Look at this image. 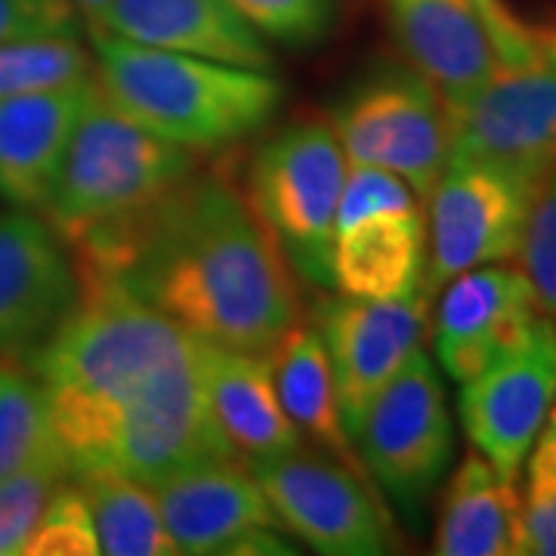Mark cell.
I'll use <instances>...</instances> for the list:
<instances>
[{
	"label": "cell",
	"instance_id": "cell-1",
	"mask_svg": "<svg viewBox=\"0 0 556 556\" xmlns=\"http://www.w3.org/2000/svg\"><path fill=\"white\" fill-rule=\"evenodd\" d=\"M80 285L112 281L195 340L269 356L300 321L298 281L254 207L219 174H192L102 254Z\"/></svg>",
	"mask_w": 556,
	"mask_h": 556
},
{
	"label": "cell",
	"instance_id": "cell-2",
	"mask_svg": "<svg viewBox=\"0 0 556 556\" xmlns=\"http://www.w3.org/2000/svg\"><path fill=\"white\" fill-rule=\"evenodd\" d=\"M192 343L134 291L112 281L80 285L72 309L28 362L68 479L100 473L124 412Z\"/></svg>",
	"mask_w": 556,
	"mask_h": 556
},
{
	"label": "cell",
	"instance_id": "cell-3",
	"mask_svg": "<svg viewBox=\"0 0 556 556\" xmlns=\"http://www.w3.org/2000/svg\"><path fill=\"white\" fill-rule=\"evenodd\" d=\"M87 35L105 102L195 155L263 134L285 100L276 72L159 50L102 28H87Z\"/></svg>",
	"mask_w": 556,
	"mask_h": 556
},
{
	"label": "cell",
	"instance_id": "cell-4",
	"mask_svg": "<svg viewBox=\"0 0 556 556\" xmlns=\"http://www.w3.org/2000/svg\"><path fill=\"white\" fill-rule=\"evenodd\" d=\"M195 170V152L121 115L97 87L38 214L72 260L97 257Z\"/></svg>",
	"mask_w": 556,
	"mask_h": 556
},
{
	"label": "cell",
	"instance_id": "cell-5",
	"mask_svg": "<svg viewBox=\"0 0 556 556\" xmlns=\"http://www.w3.org/2000/svg\"><path fill=\"white\" fill-rule=\"evenodd\" d=\"M350 161L328 121L285 124L248 167V204L309 288H331V244Z\"/></svg>",
	"mask_w": 556,
	"mask_h": 556
},
{
	"label": "cell",
	"instance_id": "cell-6",
	"mask_svg": "<svg viewBox=\"0 0 556 556\" xmlns=\"http://www.w3.org/2000/svg\"><path fill=\"white\" fill-rule=\"evenodd\" d=\"M358 464L405 526L424 529L427 504L455 457V420L433 358L417 350L350 430Z\"/></svg>",
	"mask_w": 556,
	"mask_h": 556
},
{
	"label": "cell",
	"instance_id": "cell-7",
	"mask_svg": "<svg viewBox=\"0 0 556 556\" xmlns=\"http://www.w3.org/2000/svg\"><path fill=\"white\" fill-rule=\"evenodd\" d=\"M328 124L350 164L396 174L420 201L452 161V109L405 60H378L356 75L331 102Z\"/></svg>",
	"mask_w": 556,
	"mask_h": 556
},
{
	"label": "cell",
	"instance_id": "cell-8",
	"mask_svg": "<svg viewBox=\"0 0 556 556\" xmlns=\"http://www.w3.org/2000/svg\"><path fill=\"white\" fill-rule=\"evenodd\" d=\"M281 529L325 556H383L399 551L393 510L375 482L300 442L294 452L251 467Z\"/></svg>",
	"mask_w": 556,
	"mask_h": 556
},
{
	"label": "cell",
	"instance_id": "cell-9",
	"mask_svg": "<svg viewBox=\"0 0 556 556\" xmlns=\"http://www.w3.org/2000/svg\"><path fill=\"white\" fill-rule=\"evenodd\" d=\"M541 179L501 164L455 159L427 195V276L424 288L437 300L439 288L467 269L517 260L529 207Z\"/></svg>",
	"mask_w": 556,
	"mask_h": 556
},
{
	"label": "cell",
	"instance_id": "cell-10",
	"mask_svg": "<svg viewBox=\"0 0 556 556\" xmlns=\"http://www.w3.org/2000/svg\"><path fill=\"white\" fill-rule=\"evenodd\" d=\"M452 155L544 179L556 170V22L526 62L497 65L452 112Z\"/></svg>",
	"mask_w": 556,
	"mask_h": 556
},
{
	"label": "cell",
	"instance_id": "cell-11",
	"mask_svg": "<svg viewBox=\"0 0 556 556\" xmlns=\"http://www.w3.org/2000/svg\"><path fill=\"white\" fill-rule=\"evenodd\" d=\"M556 402V325L538 316L522 338L460 383L457 415L473 452L519 482Z\"/></svg>",
	"mask_w": 556,
	"mask_h": 556
},
{
	"label": "cell",
	"instance_id": "cell-12",
	"mask_svg": "<svg viewBox=\"0 0 556 556\" xmlns=\"http://www.w3.org/2000/svg\"><path fill=\"white\" fill-rule=\"evenodd\" d=\"M229 457L239 460L211 415L195 340L124 412L100 473H124L152 485L182 467Z\"/></svg>",
	"mask_w": 556,
	"mask_h": 556
},
{
	"label": "cell",
	"instance_id": "cell-13",
	"mask_svg": "<svg viewBox=\"0 0 556 556\" xmlns=\"http://www.w3.org/2000/svg\"><path fill=\"white\" fill-rule=\"evenodd\" d=\"M430 303L427 288L393 300L346 298L340 291L316 300L313 328L331 358L346 433L420 350L430 328Z\"/></svg>",
	"mask_w": 556,
	"mask_h": 556
},
{
	"label": "cell",
	"instance_id": "cell-14",
	"mask_svg": "<svg viewBox=\"0 0 556 556\" xmlns=\"http://www.w3.org/2000/svg\"><path fill=\"white\" fill-rule=\"evenodd\" d=\"M430 338L439 368L464 383L510 350L541 316L535 291L519 266L467 269L439 288Z\"/></svg>",
	"mask_w": 556,
	"mask_h": 556
},
{
	"label": "cell",
	"instance_id": "cell-15",
	"mask_svg": "<svg viewBox=\"0 0 556 556\" xmlns=\"http://www.w3.org/2000/svg\"><path fill=\"white\" fill-rule=\"evenodd\" d=\"M78 298L68 248L38 211H0V353H31Z\"/></svg>",
	"mask_w": 556,
	"mask_h": 556
},
{
	"label": "cell",
	"instance_id": "cell-16",
	"mask_svg": "<svg viewBox=\"0 0 556 556\" xmlns=\"http://www.w3.org/2000/svg\"><path fill=\"white\" fill-rule=\"evenodd\" d=\"M177 554L232 556L248 535L278 529L257 473L241 460H204L152 482Z\"/></svg>",
	"mask_w": 556,
	"mask_h": 556
},
{
	"label": "cell",
	"instance_id": "cell-17",
	"mask_svg": "<svg viewBox=\"0 0 556 556\" xmlns=\"http://www.w3.org/2000/svg\"><path fill=\"white\" fill-rule=\"evenodd\" d=\"M87 28L201 60L276 72L269 40L229 0H112Z\"/></svg>",
	"mask_w": 556,
	"mask_h": 556
},
{
	"label": "cell",
	"instance_id": "cell-18",
	"mask_svg": "<svg viewBox=\"0 0 556 556\" xmlns=\"http://www.w3.org/2000/svg\"><path fill=\"white\" fill-rule=\"evenodd\" d=\"M97 97V78L72 80L0 102V199L40 211L80 115Z\"/></svg>",
	"mask_w": 556,
	"mask_h": 556
},
{
	"label": "cell",
	"instance_id": "cell-19",
	"mask_svg": "<svg viewBox=\"0 0 556 556\" xmlns=\"http://www.w3.org/2000/svg\"><path fill=\"white\" fill-rule=\"evenodd\" d=\"M199 358L214 424L241 464L257 467L298 448L303 439L278 399L269 356L199 340Z\"/></svg>",
	"mask_w": 556,
	"mask_h": 556
},
{
	"label": "cell",
	"instance_id": "cell-20",
	"mask_svg": "<svg viewBox=\"0 0 556 556\" xmlns=\"http://www.w3.org/2000/svg\"><path fill=\"white\" fill-rule=\"evenodd\" d=\"M402 60L437 87L455 112L497 68L470 0H387Z\"/></svg>",
	"mask_w": 556,
	"mask_h": 556
},
{
	"label": "cell",
	"instance_id": "cell-21",
	"mask_svg": "<svg viewBox=\"0 0 556 556\" xmlns=\"http://www.w3.org/2000/svg\"><path fill=\"white\" fill-rule=\"evenodd\" d=\"M427 219L415 207L380 211L334 232L331 288L346 298L393 300L424 288Z\"/></svg>",
	"mask_w": 556,
	"mask_h": 556
},
{
	"label": "cell",
	"instance_id": "cell-22",
	"mask_svg": "<svg viewBox=\"0 0 556 556\" xmlns=\"http://www.w3.org/2000/svg\"><path fill=\"white\" fill-rule=\"evenodd\" d=\"M517 482L470 452L445 482L439 501L433 554L439 556H517Z\"/></svg>",
	"mask_w": 556,
	"mask_h": 556
},
{
	"label": "cell",
	"instance_id": "cell-23",
	"mask_svg": "<svg viewBox=\"0 0 556 556\" xmlns=\"http://www.w3.org/2000/svg\"><path fill=\"white\" fill-rule=\"evenodd\" d=\"M269 362L276 375L278 399L291 417V424L298 427L300 439H306V445L365 473L353 448V439L346 433L343 415H340L331 358L316 328L300 325V321L291 325L288 334L273 346Z\"/></svg>",
	"mask_w": 556,
	"mask_h": 556
},
{
	"label": "cell",
	"instance_id": "cell-24",
	"mask_svg": "<svg viewBox=\"0 0 556 556\" xmlns=\"http://www.w3.org/2000/svg\"><path fill=\"white\" fill-rule=\"evenodd\" d=\"M90 517L100 538V554L109 556H177L164 529L159 497L149 482L124 473L80 477Z\"/></svg>",
	"mask_w": 556,
	"mask_h": 556
},
{
	"label": "cell",
	"instance_id": "cell-25",
	"mask_svg": "<svg viewBox=\"0 0 556 556\" xmlns=\"http://www.w3.org/2000/svg\"><path fill=\"white\" fill-rule=\"evenodd\" d=\"M40 464H62L40 383L16 353H0V482Z\"/></svg>",
	"mask_w": 556,
	"mask_h": 556
},
{
	"label": "cell",
	"instance_id": "cell-26",
	"mask_svg": "<svg viewBox=\"0 0 556 556\" xmlns=\"http://www.w3.org/2000/svg\"><path fill=\"white\" fill-rule=\"evenodd\" d=\"M93 75V53L78 38L0 43V102Z\"/></svg>",
	"mask_w": 556,
	"mask_h": 556
},
{
	"label": "cell",
	"instance_id": "cell-27",
	"mask_svg": "<svg viewBox=\"0 0 556 556\" xmlns=\"http://www.w3.org/2000/svg\"><path fill=\"white\" fill-rule=\"evenodd\" d=\"M100 538L80 482H65L50 492L22 556H97Z\"/></svg>",
	"mask_w": 556,
	"mask_h": 556
},
{
	"label": "cell",
	"instance_id": "cell-28",
	"mask_svg": "<svg viewBox=\"0 0 556 556\" xmlns=\"http://www.w3.org/2000/svg\"><path fill=\"white\" fill-rule=\"evenodd\" d=\"M263 38L288 50H313L338 25V0H229Z\"/></svg>",
	"mask_w": 556,
	"mask_h": 556
},
{
	"label": "cell",
	"instance_id": "cell-29",
	"mask_svg": "<svg viewBox=\"0 0 556 556\" xmlns=\"http://www.w3.org/2000/svg\"><path fill=\"white\" fill-rule=\"evenodd\" d=\"M517 260L535 291L541 316L556 325V170H551L538 186Z\"/></svg>",
	"mask_w": 556,
	"mask_h": 556
},
{
	"label": "cell",
	"instance_id": "cell-30",
	"mask_svg": "<svg viewBox=\"0 0 556 556\" xmlns=\"http://www.w3.org/2000/svg\"><path fill=\"white\" fill-rule=\"evenodd\" d=\"M68 479L62 464H40L0 482V556H20L50 492Z\"/></svg>",
	"mask_w": 556,
	"mask_h": 556
},
{
	"label": "cell",
	"instance_id": "cell-31",
	"mask_svg": "<svg viewBox=\"0 0 556 556\" xmlns=\"http://www.w3.org/2000/svg\"><path fill=\"white\" fill-rule=\"evenodd\" d=\"M415 189L396 174L371 167V164H350L343 189L338 201V223L334 232L356 223L362 217H371L380 211H396V207H415L417 204Z\"/></svg>",
	"mask_w": 556,
	"mask_h": 556
},
{
	"label": "cell",
	"instance_id": "cell-32",
	"mask_svg": "<svg viewBox=\"0 0 556 556\" xmlns=\"http://www.w3.org/2000/svg\"><path fill=\"white\" fill-rule=\"evenodd\" d=\"M526 495L519 504L517 556H556V477L526 460Z\"/></svg>",
	"mask_w": 556,
	"mask_h": 556
},
{
	"label": "cell",
	"instance_id": "cell-33",
	"mask_svg": "<svg viewBox=\"0 0 556 556\" xmlns=\"http://www.w3.org/2000/svg\"><path fill=\"white\" fill-rule=\"evenodd\" d=\"M78 35L80 13L72 0H0V43Z\"/></svg>",
	"mask_w": 556,
	"mask_h": 556
},
{
	"label": "cell",
	"instance_id": "cell-34",
	"mask_svg": "<svg viewBox=\"0 0 556 556\" xmlns=\"http://www.w3.org/2000/svg\"><path fill=\"white\" fill-rule=\"evenodd\" d=\"M470 3L489 35L497 65H517L529 60L532 53H538L551 28V22L526 20L510 0H470Z\"/></svg>",
	"mask_w": 556,
	"mask_h": 556
},
{
	"label": "cell",
	"instance_id": "cell-35",
	"mask_svg": "<svg viewBox=\"0 0 556 556\" xmlns=\"http://www.w3.org/2000/svg\"><path fill=\"white\" fill-rule=\"evenodd\" d=\"M526 460H538L541 467H547L551 473L556 477V402L554 408H551V415L544 420V427H541V433H538L535 445H532V452Z\"/></svg>",
	"mask_w": 556,
	"mask_h": 556
},
{
	"label": "cell",
	"instance_id": "cell-36",
	"mask_svg": "<svg viewBox=\"0 0 556 556\" xmlns=\"http://www.w3.org/2000/svg\"><path fill=\"white\" fill-rule=\"evenodd\" d=\"M75 3V10L80 13V20H84V25H90V22L100 16L102 10L112 3V0H72Z\"/></svg>",
	"mask_w": 556,
	"mask_h": 556
}]
</instances>
